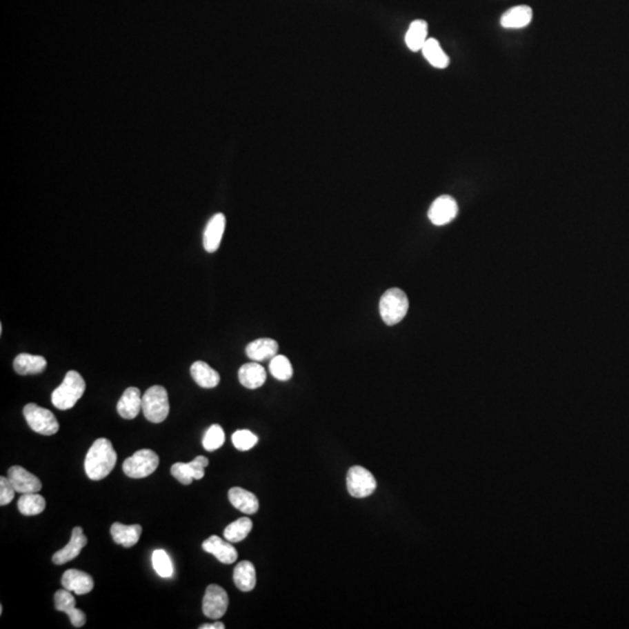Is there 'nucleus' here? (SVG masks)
Returning a JSON list of instances; mask_svg holds the SVG:
<instances>
[{
  "instance_id": "f257e3e1",
  "label": "nucleus",
  "mask_w": 629,
  "mask_h": 629,
  "mask_svg": "<svg viewBox=\"0 0 629 629\" xmlns=\"http://www.w3.org/2000/svg\"><path fill=\"white\" fill-rule=\"evenodd\" d=\"M117 452L108 439L94 441L86 453L84 468L91 480H101L109 476L117 464Z\"/></svg>"
},
{
  "instance_id": "f03ea898",
  "label": "nucleus",
  "mask_w": 629,
  "mask_h": 629,
  "mask_svg": "<svg viewBox=\"0 0 629 629\" xmlns=\"http://www.w3.org/2000/svg\"><path fill=\"white\" fill-rule=\"evenodd\" d=\"M86 392V381L79 372H68L64 380L52 394V403L60 410L72 409Z\"/></svg>"
},
{
  "instance_id": "7ed1b4c3",
  "label": "nucleus",
  "mask_w": 629,
  "mask_h": 629,
  "mask_svg": "<svg viewBox=\"0 0 629 629\" xmlns=\"http://www.w3.org/2000/svg\"><path fill=\"white\" fill-rule=\"evenodd\" d=\"M409 301L403 290L390 288L381 296L380 314L387 326H395L405 319L408 312Z\"/></svg>"
},
{
  "instance_id": "20e7f679",
  "label": "nucleus",
  "mask_w": 629,
  "mask_h": 629,
  "mask_svg": "<svg viewBox=\"0 0 629 629\" xmlns=\"http://www.w3.org/2000/svg\"><path fill=\"white\" fill-rule=\"evenodd\" d=\"M143 412L150 422L161 423L169 414L168 393L165 387L153 386L143 397Z\"/></svg>"
},
{
  "instance_id": "39448f33",
  "label": "nucleus",
  "mask_w": 629,
  "mask_h": 629,
  "mask_svg": "<svg viewBox=\"0 0 629 629\" xmlns=\"http://www.w3.org/2000/svg\"><path fill=\"white\" fill-rule=\"evenodd\" d=\"M160 459L153 450H139L123 464V471L126 476L134 479H141L150 476L159 466Z\"/></svg>"
},
{
  "instance_id": "423d86ee",
  "label": "nucleus",
  "mask_w": 629,
  "mask_h": 629,
  "mask_svg": "<svg viewBox=\"0 0 629 629\" xmlns=\"http://www.w3.org/2000/svg\"><path fill=\"white\" fill-rule=\"evenodd\" d=\"M23 416L30 429L38 434L52 436L60 429L55 415L48 409L42 408L35 403H28L23 408Z\"/></svg>"
},
{
  "instance_id": "0eeeda50",
  "label": "nucleus",
  "mask_w": 629,
  "mask_h": 629,
  "mask_svg": "<svg viewBox=\"0 0 629 629\" xmlns=\"http://www.w3.org/2000/svg\"><path fill=\"white\" fill-rule=\"evenodd\" d=\"M346 483L348 493L355 498H366L377 490V480L363 466H352L348 470Z\"/></svg>"
},
{
  "instance_id": "6e6552de",
  "label": "nucleus",
  "mask_w": 629,
  "mask_h": 629,
  "mask_svg": "<svg viewBox=\"0 0 629 629\" xmlns=\"http://www.w3.org/2000/svg\"><path fill=\"white\" fill-rule=\"evenodd\" d=\"M229 607V596L224 588L218 585H209L203 599V613L206 617L218 620L224 617Z\"/></svg>"
},
{
  "instance_id": "1a4fd4ad",
  "label": "nucleus",
  "mask_w": 629,
  "mask_h": 629,
  "mask_svg": "<svg viewBox=\"0 0 629 629\" xmlns=\"http://www.w3.org/2000/svg\"><path fill=\"white\" fill-rule=\"evenodd\" d=\"M209 465V459L204 456H197L190 463H177L170 468V473L175 479L179 480L183 485H190L194 480L202 479L206 475V466Z\"/></svg>"
},
{
  "instance_id": "9d476101",
  "label": "nucleus",
  "mask_w": 629,
  "mask_h": 629,
  "mask_svg": "<svg viewBox=\"0 0 629 629\" xmlns=\"http://www.w3.org/2000/svg\"><path fill=\"white\" fill-rule=\"evenodd\" d=\"M458 204L456 199L449 195L439 196L431 204L428 217L431 223L437 226L449 224L457 217Z\"/></svg>"
},
{
  "instance_id": "9b49d317",
  "label": "nucleus",
  "mask_w": 629,
  "mask_h": 629,
  "mask_svg": "<svg viewBox=\"0 0 629 629\" xmlns=\"http://www.w3.org/2000/svg\"><path fill=\"white\" fill-rule=\"evenodd\" d=\"M8 478L15 488V491L21 495L26 493H39L41 491L42 483L38 477L27 471L23 466L14 465L10 468Z\"/></svg>"
},
{
  "instance_id": "f8f14e48",
  "label": "nucleus",
  "mask_w": 629,
  "mask_h": 629,
  "mask_svg": "<svg viewBox=\"0 0 629 629\" xmlns=\"http://www.w3.org/2000/svg\"><path fill=\"white\" fill-rule=\"evenodd\" d=\"M54 601H55V608L66 613L70 619L74 627L81 628L86 625V613L83 610L76 608L75 597L72 596V591H68L66 588L59 590L54 596Z\"/></svg>"
},
{
  "instance_id": "ddd939ff",
  "label": "nucleus",
  "mask_w": 629,
  "mask_h": 629,
  "mask_svg": "<svg viewBox=\"0 0 629 629\" xmlns=\"http://www.w3.org/2000/svg\"><path fill=\"white\" fill-rule=\"evenodd\" d=\"M86 544H88V539L83 534V529L81 527H75L72 529V539L69 541V543L54 554L52 562L57 566H63L66 563L70 562L81 554V550L86 547Z\"/></svg>"
},
{
  "instance_id": "4468645a",
  "label": "nucleus",
  "mask_w": 629,
  "mask_h": 629,
  "mask_svg": "<svg viewBox=\"0 0 629 629\" xmlns=\"http://www.w3.org/2000/svg\"><path fill=\"white\" fill-rule=\"evenodd\" d=\"M203 550L209 554L214 555L218 561L224 564H232L238 558L236 548L233 547L228 539H221L219 536H211L206 539L202 544Z\"/></svg>"
},
{
  "instance_id": "2eb2a0df",
  "label": "nucleus",
  "mask_w": 629,
  "mask_h": 629,
  "mask_svg": "<svg viewBox=\"0 0 629 629\" xmlns=\"http://www.w3.org/2000/svg\"><path fill=\"white\" fill-rule=\"evenodd\" d=\"M62 586L68 591L74 592L79 596L88 595L94 590V583L92 577L79 570H67L61 579Z\"/></svg>"
},
{
  "instance_id": "dca6fc26",
  "label": "nucleus",
  "mask_w": 629,
  "mask_h": 629,
  "mask_svg": "<svg viewBox=\"0 0 629 629\" xmlns=\"http://www.w3.org/2000/svg\"><path fill=\"white\" fill-rule=\"evenodd\" d=\"M226 218L223 214H216L210 219L206 225L204 236H203V245L206 252L214 253L221 246V238L224 234Z\"/></svg>"
},
{
  "instance_id": "f3484780",
  "label": "nucleus",
  "mask_w": 629,
  "mask_h": 629,
  "mask_svg": "<svg viewBox=\"0 0 629 629\" xmlns=\"http://www.w3.org/2000/svg\"><path fill=\"white\" fill-rule=\"evenodd\" d=\"M117 410L123 419H133L143 410V397L137 387H130L125 390L117 405Z\"/></svg>"
},
{
  "instance_id": "a211bd4d",
  "label": "nucleus",
  "mask_w": 629,
  "mask_h": 629,
  "mask_svg": "<svg viewBox=\"0 0 629 629\" xmlns=\"http://www.w3.org/2000/svg\"><path fill=\"white\" fill-rule=\"evenodd\" d=\"M532 10L527 5H520L512 8L502 14L500 23L507 30H520L528 26L532 23Z\"/></svg>"
},
{
  "instance_id": "6ab92c4d",
  "label": "nucleus",
  "mask_w": 629,
  "mask_h": 629,
  "mask_svg": "<svg viewBox=\"0 0 629 629\" xmlns=\"http://www.w3.org/2000/svg\"><path fill=\"white\" fill-rule=\"evenodd\" d=\"M141 534H143V527L140 524L125 526L120 522H114L111 526V536H112L114 543L120 544L124 548H132L138 543Z\"/></svg>"
},
{
  "instance_id": "aec40b11",
  "label": "nucleus",
  "mask_w": 629,
  "mask_h": 629,
  "mask_svg": "<svg viewBox=\"0 0 629 629\" xmlns=\"http://www.w3.org/2000/svg\"><path fill=\"white\" fill-rule=\"evenodd\" d=\"M238 377H239L240 383L243 387H246L248 390H257L265 383L267 375L265 368L260 363L254 361V363H245L240 367Z\"/></svg>"
},
{
  "instance_id": "412c9836",
  "label": "nucleus",
  "mask_w": 629,
  "mask_h": 629,
  "mask_svg": "<svg viewBox=\"0 0 629 629\" xmlns=\"http://www.w3.org/2000/svg\"><path fill=\"white\" fill-rule=\"evenodd\" d=\"M279 351L277 341L272 338H260L246 346V355L253 361H263L272 359Z\"/></svg>"
},
{
  "instance_id": "4be33fe9",
  "label": "nucleus",
  "mask_w": 629,
  "mask_h": 629,
  "mask_svg": "<svg viewBox=\"0 0 629 629\" xmlns=\"http://www.w3.org/2000/svg\"><path fill=\"white\" fill-rule=\"evenodd\" d=\"M229 500L233 507L241 513L254 514L259 510V500L251 492L240 487H233L229 491Z\"/></svg>"
},
{
  "instance_id": "5701e85b",
  "label": "nucleus",
  "mask_w": 629,
  "mask_h": 629,
  "mask_svg": "<svg viewBox=\"0 0 629 629\" xmlns=\"http://www.w3.org/2000/svg\"><path fill=\"white\" fill-rule=\"evenodd\" d=\"M13 367L20 375H40L47 367V360L41 356L21 353L15 358Z\"/></svg>"
},
{
  "instance_id": "b1692460",
  "label": "nucleus",
  "mask_w": 629,
  "mask_h": 629,
  "mask_svg": "<svg viewBox=\"0 0 629 629\" xmlns=\"http://www.w3.org/2000/svg\"><path fill=\"white\" fill-rule=\"evenodd\" d=\"M190 373L196 383L203 388H214L221 381V375L204 361H195L190 367Z\"/></svg>"
},
{
  "instance_id": "393cba45",
  "label": "nucleus",
  "mask_w": 629,
  "mask_h": 629,
  "mask_svg": "<svg viewBox=\"0 0 629 629\" xmlns=\"http://www.w3.org/2000/svg\"><path fill=\"white\" fill-rule=\"evenodd\" d=\"M428 23L424 20H414L406 33V45L412 52H421L428 40Z\"/></svg>"
},
{
  "instance_id": "a878e982",
  "label": "nucleus",
  "mask_w": 629,
  "mask_h": 629,
  "mask_svg": "<svg viewBox=\"0 0 629 629\" xmlns=\"http://www.w3.org/2000/svg\"><path fill=\"white\" fill-rule=\"evenodd\" d=\"M233 581L237 588L240 591L250 592L255 588L257 584V573L255 568L251 562L243 561L240 562L233 572Z\"/></svg>"
},
{
  "instance_id": "bb28decb",
  "label": "nucleus",
  "mask_w": 629,
  "mask_h": 629,
  "mask_svg": "<svg viewBox=\"0 0 629 629\" xmlns=\"http://www.w3.org/2000/svg\"><path fill=\"white\" fill-rule=\"evenodd\" d=\"M421 52L423 54L424 59L432 67L437 69H446L449 67L450 57L446 55V52L443 50L436 39H428Z\"/></svg>"
},
{
  "instance_id": "cd10ccee",
  "label": "nucleus",
  "mask_w": 629,
  "mask_h": 629,
  "mask_svg": "<svg viewBox=\"0 0 629 629\" xmlns=\"http://www.w3.org/2000/svg\"><path fill=\"white\" fill-rule=\"evenodd\" d=\"M46 508V500L38 493H26L20 497L18 510L26 517H33L42 513Z\"/></svg>"
},
{
  "instance_id": "c85d7f7f",
  "label": "nucleus",
  "mask_w": 629,
  "mask_h": 629,
  "mask_svg": "<svg viewBox=\"0 0 629 629\" xmlns=\"http://www.w3.org/2000/svg\"><path fill=\"white\" fill-rule=\"evenodd\" d=\"M252 528H253V523L248 517H240L225 528V539H228L231 543L241 542L243 539L248 537Z\"/></svg>"
},
{
  "instance_id": "c756f323",
  "label": "nucleus",
  "mask_w": 629,
  "mask_h": 629,
  "mask_svg": "<svg viewBox=\"0 0 629 629\" xmlns=\"http://www.w3.org/2000/svg\"><path fill=\"white\" fill-rule=\"evenodd\" d=\"M270 371L274 378L280 381H287L292 377V363L287 357L280 355H277L270 360Z\"/></svg>"
},
{
  "instance_id": "7c9ffc66",
  "label": "nucleus",
  "mask_w": 629,
  "mask_h": 629,
  "mask_svg": "<svg viewBox=\"0 0 629 629\" xmlns=\"http://www.w3.org/2000/svg\"><path fill=\"white\" fill-rule=\"evenodd\" d=\"M152 563L155 572L162 578H170L174 575V566L168 554L162 549L154 550L152 555Z\"/></svg>"
},
{
  "instance_id": "2f4dec72",
  "label": "nucleus",
  "mask_w": 629,
  "mask_h": 629,
  "mask_svg": "<svg viewBox=\"0 0 629 629\" xmlns=\"http://www.w3.org/2000/svg\"><path fill=\"white\" fill-rule=\"evenodd\" d=\"M225 442V434L223 428L219 424H214L206 430L203 437V446L206 451L212 452L219 449Z\"/></svg>"
},
{
  "instance_id": "473e14b6",
  "label": "nucleus",
  "mask_w": 629,
  "mask_h": 629,
  "mask_svg": "<svg viewBox=\"0 0 629 629\" xmlns=\"http://www.w3.org/2000/svg\"><path fill=\"white\" fill-rule=\"evenodd\" d=\"M258 436L250 430H238L232 435V443L239 451H248L258 443Z\"/></svg>"
},
{
  "instance_id": "72a5a7b5",
  "label": "nucleus",
  "mask_w": 629,
  "mask_h": 629,
  "mask_svg": "<svg viewBox=\"0 0 629 629\" xmlns=\"http://www.w3.org/2000/svg\"><path fill=\"white\" fill-rule=\"evenodd\" d=\"M15 488L8 477H0V506L11 503L14 499Z\"/></svg>"
},
{
  "instance_id": "f704fd0d",
  "label": "nucleus",
  "mask_w": 629,
  "mask_h": 629,
  "mask_svg": "<svg viewBox=\"0 0 629 629\" xmlns=\"http://www.w3.org/2000/svg\"><path fill=\"white\" fill-rule=\"evenodd\" d=\"M224 623L221 622H214V623H206L199 627V629H224Z\"/></svg>"
}]
</instances>
